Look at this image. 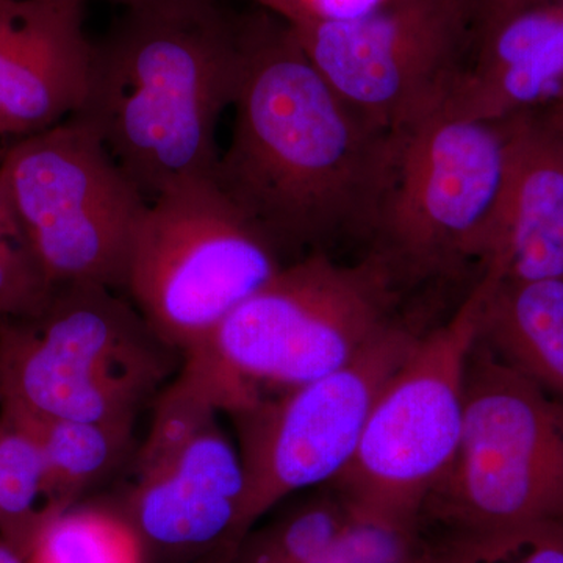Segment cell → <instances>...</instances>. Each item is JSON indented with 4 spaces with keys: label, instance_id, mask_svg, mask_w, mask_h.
Masks as SVG:
<instances>
[{
    "label": "cell",
    "instance_id": "cell-26",
    "mask_svg": "<svg viewBox=\"0 0 563 563\" xmlns=\"http://www.w3.org/2000/svg\"><path fill=\"white\" fill-rule=\"evenodd\" d=\"M0 563H25V561L16 551L11 550L9 544L0 540Z\"/></svg>",
    "mask_w": 563,
    "mask_h": 563
},
{
    "label": "cell",
    "instance_id": "cell-10",
    "mask_svg": "<svg viewBox=\"0 0 563 563\" xmlns=\"http://www.w3.org/2000/svg\"><path fill=\"white\" fill-rule=\"evenodd\" d=\"M291 29L336 95L395 136L446 110L474 49L462 0H393L358 20Z\"/></svg>",
    "mask_w": 563,
    "mask_h": 563
},
{
    "label": "cell",
    "instance_id": "cell-24",
    "mask_svg": "<svg viewBox=\"0 0 563 563\" xmlns=\"http://www.w3.org/2000/svg\"><path fill=\"white\" fill-rule=\"evenodd\" d=\"M462 2L472 18L474 36H476L507 14L543 0H462Z\"/></svg>",
    "mask_w": 563,
    "mask_h": 563
},
{
    "label": "cell",
    "instance_id": "cell-28",
    "mask_svg": "<svg viewBox=\"0 0 563 563\" xmlns=\"http://www.w3.org/2000/svg\"><path fill=\"white\" fill-rule=\"evenodd\" d=\"M562 99H563V96H562Z\"/></svg>",
    "mask_w": 563,
    "mask_h": 563
},
{
    "label": "cell",
    "instance_id": "cell-16",
    "mask_svg": "<svg viewBox=\"0 0 563 563\" xmlns=\"http://www.w3.org/2000/svg\"><path fill=\"white\" fill-rule=\"evenodd\" d=\"M2 410L25 422L38 442L46 472V498L54 514L70 509L80 493L107 476L132 439L133 424L36 418Z\"/></svg>",
    "mask_w": 563,
    "mask_h": 563
},
{
    "label": "cell",
    "instance_id": "cell-5",
    "mask_svg": "<svg viewBox=\"0 0 563 563\" xmlns=\"http://www.w3.org/2000/svg\"><path fill=\"white\" fill-rule=\"evenodd\" d=\"M488 277L453 318L420 336L374 402L357 448L328 484L352 518L421 529L422 507L454 463L465 420V377Z\"/></svg>",
    "mask_w": 563,
    "mask_h": 563
},
{
    "label": "cell",
    "instance_id": "cell-15",
    "mask_svg": "<svg viewBox=\"0 0 563 563\" xmlns=\"http://www.w3.org/2000/svg\"><path fill=\"white\" fill-rule=\"evenodd\" d=\"M477 342L563 401V277L498 280L492 273Z\"/></svg>",
    "mask_w": 563,
    "mask_h": 563
},
{
    "label": "cell",
    "instance_id": "cell-8",
    "mask_svg": "<svg viewBox=\"0 0 563 563\" xmlns=\"http://www.w3.org/2000/svg\"><path fill=\"white\" fill-rule=\"evenodd\" d=\"M22 240L52 287L125 288L147 199L102 140L68 118L22 136L0 163Z\"/></svg>",
    "mask_w": 563,
    "mask_h": 563
},
{
    "label": "cell",
    "instance_id": "cell-19",
    "mask_svg": "<svg viewBox=\"0 0 563 563\" xmlns=\"http://www.w3.org/2000/svg\"><path fill=\"white\" fill-rule=\"evenodd\" d=\"M250 531L231 563H309L347 521L350 510L331 487Z\"/></svg>",
    "mask_w": 563,
    "mask_h": 563
},
{
    "label": "cell",
    "instance_id": "cell-6",
    "mask_svg": "<svg viewBox=\"0 0 563 563\" xmlns=\"http://www.w3.org/2000/svg\"><path fill=\"white\" fill-rule=\"evenodd\" d=\"M396 287L376 252L352 265L313 252L282 266L201 347L255 390H290L350 365L396 324Z\"/></svg>",
    "mask_w": 563,
    "mask_h": 563
},
{
    "label": "cell",
    "instance_id": "cell-2",
    "mask_svg": "<svg viewBox=\"0 0 563 563\" xmlns=\"http://www.w3.org/2000/svg\"><path fill=\"white\" fill-rule=\"evenodd\" d=\"M242 29L220 0L125 9L99 44L74 120L88 125L147 202L220 162L218 122L242 79Z\"/></svg>",
    "mask_w": 563,
    "mask_h": 563
},
{
    "label": "cell",
    "instance_id": "cell-18",
    "mask_svg": "<svg viewBox=\"0 0 563 563\" xmlns=\"http://www.w3.org/2000/svg\"><path fill=\"white\" fill-rule=\"evenodd\" d=\"M25 563H146V553L128 518L70 507L44 523Z\"/></svg>",
    "mask_w": 563,
    "mask_h": 563
},
{
    "label": "cell",
    "instance_id": "cell-12",
    "mask_svg": "<svg viewBox=\"0 0 563 563\" xmlns=\"http://www.w3.org/2000/svg\"><path fill=\"white\" fill-rule=\"evenodd\" d=\"M246 479L239 448L218 422L173 457L140 474L128 520L147 550L190 558L243 542Z\"/></svg>",
    "mask_w": 563,
    "mask_h": 563
},
{
    "label": "cell",
    "instance_id": "cell-17",
    "mask_svg": "<svg viewBox=\"0 0 563 563\" xmlns=\"http://www.w3.org/2000/svg\"><path fill=\"white\" fill-rule=\"evenodd\" d=\"M44 459L31 429L0 409V540L27 558L44 523L54 517L46 498Z\"/></svg>",
    "mask_w": 563,
    "mask_h": 563
},
{
    "label": "cell",
    "instance_id": "cell-23",
    "mask_svg": "<svg viewBox=\"0 0 563 563\" xmlns=\"http://www.w3.org/2000/svg\"><path fill=\"white\" fill-rule=\"evenodd\" d=\"M258 9L268 11L291 27L335 24L368 16L393 0H254Z\"/></svg>",
    "mask_w": 563,
    "mask_h": 563
},
{
    "label": "cell",
    "instance_id": "cell-11",
    "mask_svg": "<svg viewBox=\"0 0 563 563\" xmlns=\"http://www.w3.org/2000/svg\"><path fill=\"white\" fill-rule=\"evenodd\" d=\"M420 335L393 324L350 365L232 413L251 531L292 493L331 484L351 461L380 391Z\"/></svg>",
    "mask_w": 563,
    "mask_h": 563
},
{
    "label": "cell",
    "instance_id": "cell-25",
    "mask_svg": "<svg viewBox=\"0 0 563 563\" xmlns=\"http://www.w3.org/2000/svg\"><path fill=\"white\" fill-rule=\"evenodd\" d=\"M0 235L22 239L20 224L14 217L13 206L2 179H0Z\"/></svg>",
    "mask_w": 563,
    "mask_h": 563
},
{
    "label": "cell",
    "instance_id": "cell-13",
    "mask_svg": "<svg viewBox=\"0 0 563 563\" xmlns=\"http://www.w3.org/2000/svg\"><path fill=\"white\" fill-rule=\"evenodd\" d=\"M81 0H0V135L27 136L84 102L92 44Z\"/></svg>",
    "mask_w": 563,
    "mask_h": 563
},
{
    "label": "cell",
    "instance_id": "cell-3",
    "mask_svg": "<svg viewBox=\"0 0 563 563\" xmlns=\"http://www.w3.org/2000/svg\"><path fill=\"white\" fill-rule=\"evenodd\" d=\"M428 539L529 543L563 529V401L474 343L459 453L422 507Z\"/></svg>",
    "mask_w": 563,
    "mask_h": 563
},
{
    "label": "cell",
    "instance_id": "cell-7",
    "mask_svg": "<svg viewBox=\"0 0 563 563\" xmlns=\"http://www.w3.org/2000/svg\"><path fill=\"white\" fill-rule=\"evenodd\" d=\"M284 266L213 177L150 202L133 239L125 288L174 350L203 346L222 321Z\"/></svg>",
    "mask_w": 563,
    "mask_h": 563
},
{
    "label": "cell",
    "instance_id": "cell-22",
    "mask_svg": "<svg viewBox=\"0 0 563 563\" xmlns=\"http://www.w3.org/2000/svg\"><path fill=\"white\" fill-rule=\"evenodd\" d=\"M431 563H563V529L521 547L473 539L439 540L433 544Z\"/></svg>",
    "mask_w": 563,
    "mask_h": 563
},
{
    "label": "cell",
    "instance_id": "cell-14",
    "mask_svg": "<svg viewBox=\"0 0 563 563\" xmlns=\"http://www.w3.org/2000/svg\"><path fill=\"white\" fill-rule=\"evenodd\" d=\"M501 121L506 184L484 272L498 280L563 277V99Z\"/></svg>",
    "mask_w": 563,
    "mask_h": 563
},
{
    "label": "cell",
    "instance_id": "cell-1",
    "mask_svg": "<svg viewBox=\"0 0 563 563\" xmlns=\"http://www.w3.org/2000/svg\"><path fill=\"white\" fill-rule=\"evenodd\" d=\"M242 79L213 179L274 251L372 242L404 136L374 128L314 68L295 31L240 14Z\"/></svg>",
    "mask_w": 563,
    "mask_h": 563
},
{
    "label": "cell",
    "instance_id": "cell-27",
    "mask_svg": "<svg viewBox=\"0 0 563 563\" xmlns=\"http://www.w3.org/2000/svg\"><path fill=\"white\" fill-rule=\"evenodd\" d=\"M81 2L87 3L88 0H81ZM106 2L120 3L125 9H131V7L143 5V3L152 2V0H106Z\"/></svg>",
    "mask_w": 563,
    "mask_h": 563
},
{
    "label": "cell",
    "instance_id": "cell-21",
    "mask_svg": "<svg viewBox=\"0 0 563 563\" xmlns=\"http://www.w3.org/2000/svg\"><path fill=\"white\" fill-rule=\"evenodd\" d=\"M54 290L24 240L0 235V320L38 317Z\"/></svg>",
    "mask_w": 563,
    "mask_h": 563
},
{
    "label": "cell",
    "instance_id": "cell-9",
    "mask_svg": "<svg viewBox=\"0 0 563 563\" xmlns=\"http://www.w3.org/2000/svg\"><path fill=\"white\" fill-rule=\"evenodd\" d=\"M507 172L503 121L439 113L402 140L372 240L396 280L490 257Z\"/></svg>",
    "mask_w": 563,
    "mask_h": 563
},
{
    "label": "cell",
    "instance_id": "cell-4",
    "mask_svg": "<svg viewBox=\"0 0 563 563\" xmlns=\"http://www.w3.org/2000/svg\"><path fill=\"white\" fill-rule=\"evenodd\" d=\"M176 352L111 288L62 285L38 317L0 320V407L133 424L173 372Z\"/></svg>",
    "mask_w": 563,
    "mask_h": 563
},
{
    "label": "cell",
    "instance_id": "cell-20",
    "mask_svg": "<svg viewBox=\"0 0 563 563\" xmlns=\"http://www.w3.org/2000/svg\"><path fill=\"white\" fill-rule=\"evenodd\" d=\"M431 544L421 529L351 518L309 563H429Z\"/></svg>",
    "mask_w": 563,
    "mask_h": 563
}]
</instances>
